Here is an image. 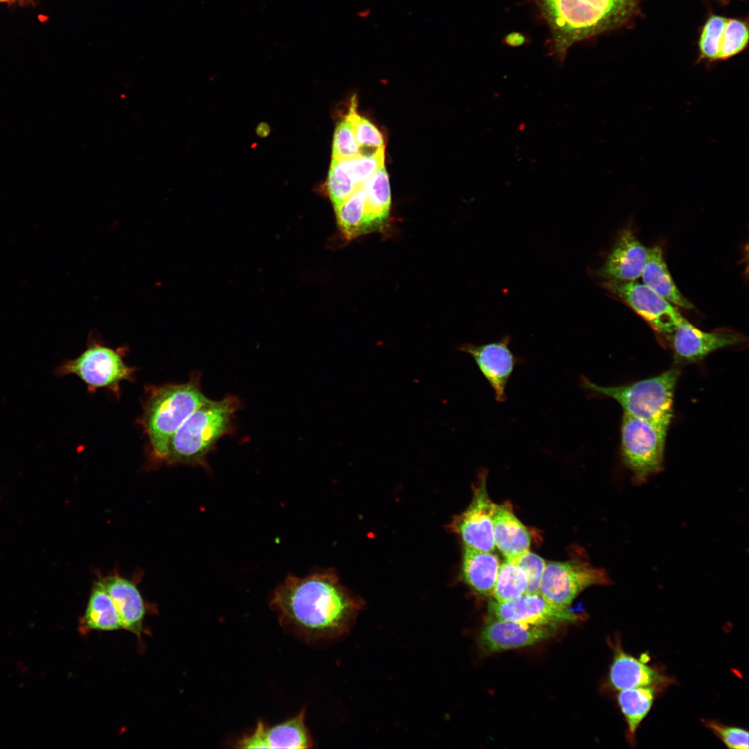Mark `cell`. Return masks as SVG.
<instances>
[{
  "mask_svg": "<svg viewBox=\"0 0 749 749\" xmlns=\"http://www.w3.org/2000/svg\"><path fill=\"white\" fill-rule=\"evenodd\" d=\"M721 1H722L723 2H725V3H726V2H727L728 1H729V0H721Z\"/></svg>",
  "mask_w": 749,
  "mask_h": 749,
  "instance_id": "cell-35",
  "label": "cell"
},
{
  "mask_svg": "<svg viewBox=\"0 0 749 749\" xmlns=\"http://www.w3.org/2000/svg\"><path fill=\"white\" fill-rule=\"evenodd\" d=\"M556 628L491 619L488 620L482 629L479 643L481 649L486 653L518 648L551 637L556 632Z\"/></svg>",
  "mask_w": 749,
  "mask_h": 749,
  "instance_id": "cell-17",
  "label": "cell"
},
{
  "mask_svg": "<svg viewBox=\"0 0 749 749\" xmlns=\"http://www.w3.org/2000/svg\"><path fill=\"white\" fill-rule=\"evenodd\" d=\"M679 374L678 369L672 368L651 378L616 386L597 385L583 377L580 384L593 394L617 401L625 414L669 428Z\"/></svg>",
  "mask_w": 749,
  "mask_h": 749,
  "instance_id": "cell-5",
  "label": "cell"
},
{
  "mask_svg": "<svg viewBox=\"0 0 749 749\" xmlns=\"http://www.w3.org/2000/svg\"><path fill=\"white\" fill-rule=\"evenodd\" d=\"M359 187L350 178L341 161L332 159L327 181V191L334 210Z\"/></svg>",
  "mask_w": 749,
  "mask_h": 749,
  "instance_id": "cell-29",
  "label": "cell"
},
{
  "mask_svg": "<svg viewBox=\"0 0 749 749\" xmlns=\"http://www.w3.org/2000/svg\"><path fill=\"white\" fill-rule=\"evenodd\" d=\"M127 351V347L113 349L90 334L85 350L76 358L66 360L55 370V374L58 377L74 374L86 384L90 394L103 388L119 399L120 384L134 381L137 370L123 361Z\"/></svg>",
  "mask_w": 749,
  "mask_h": 749,
  "instance_id": "cell-6",
  "label": "cell"
},
{
  "mask_svg": "<svg viewBox=\"0 0 749 749\" xmlns=\"http://www.w3.org/2000/svg\"><path fill=\"white\" fill-rule=\"evenodd\" d=\"M526 586L524 571L517 565L506 561L499 565L491 595L499 602L511 601L525 594Z\"/></svg>",
  "mask_w": 749,
  "mask_h": 749,
  "instance_id": "cell-27",
  "label": "cell"
},
{
  "mask_svg": "<svg viewBox=\"0 0 749 749\" xmlns=\"http://www.w3.org/2000/svg\"><path fill=\"white\" fill-rule=\"evenodd\" d=\"M363 184L334 210L338 229L347 241L372 232L366 212Z\"/></svg>",
  "mask_w": 749,
  "mask_h": 749,
  "instance_id": "cell-25",
  "label": "cell"
},
{
  "mask_svg": "<svg viewBox=\"0 0 749 749\" xmlns=\"http://www.w3.org/2000/svg\"><path fill=\"white\" fill-rule=\"evenodd\" d=\"M270 605L285 630L307 642L344 635L359 610L329 572L287 576L274 590Z\"/></svg>",
  "mask_w": 749,
  "mask_h": 749,
  "instance_id": "cell-1",
  "label": "cell"
},
{
  "mask_svg": "<svg viewBox=\"0 0 749 749\" xmlns=\"http://www.w3.org/2000/svg\"><path fill=\"white\" fill-rule=\"evenodd\" d=\"M306 710L281 723L270 726L259 721L254 730L236 742L240 748L300 749L313 747V740L305 724Z\"/></svg>",
  "mask_w": 749,
  "mask_h": 749,
  "instance_id": "cell-15",
  "label": "cell"
},
{
  "mask_svg": "<svg viewBox=\"0 0 749 749\" xmlns=\"http://www.w3.org/2000/svg\"><path fill=\"white\" fill-rule=\"evenodd\" d=\"M486 476L487 471L483 470L474 487L471 503L456 517L451 527L460 534L465 546L491 552L495 547L493 517L496 504L489 498Z\"/></svg>",
  "mask_w": 749,
  "mask_h": 749,
  "instance_id": "cell-10",
  "label": "cell"
},
{
  "mask_svg": "<svg viewBox=\"0 0 749 749\" xmlns=\"http://www.w3.org/2000/svg\"><path fill=\"white\" fill-rule=\"evenodd\" d=\"M648 250L634 231L626 227L596 274L602 281H636L641 277Z\"/></svg>",
  "mask_w": 749,
  "mask_h": 749,
  "instance_id": "cell-16",
  "label": "cell"
},
{
  "mask_svg": "<svg viewBox=\"0 0 749 749\" xmlns=\"http://www.w3.org/2000/svg\"><path fill=\"white\" fill-rule=\"evenodd\" d=\"M356 98L353 96L347 115L352 121L356 141L360 147L373 148L375 149L384 147V139L381 132L366 118L359 114L356 107Z\"/></svg>",
  "mask_w": 749,
  "mask_h": 749,
  "instance_id": "cell-31",
  "label": "cell"
},
{
  "mask_svg": "<svg viewBox=\"0 0 749 749\" xmlns=\"http://www.w3.org/2000/svg\"><path fill=\"white\" fill-rule=\"evenodd\" d=\"M602 286L642 318L660 337L669 340L685 318L678 307L635 281H601Z\"/></svg>",
  "mask_w": 749,
  "mask_h": 749,
  "instance_id": "cell-8",
  "label": "cell"
},
{
  "mask_svg": "<svg viewBox=\"0 0 749 749\" xmlns=\"http://www.w3.org/2000/svg\"><path fill=\"white\" fill-rule=\"evenodd\" d=\"M384 158L385 150L384 147H381L370 154L339 160L353 182L360 187L384 165Z\"/></svg>",
  "mask_w": 749,
  "mask_h": 749,
  "instance_id": "cell-28",
  "label": "cell"
},
{
  "mask_svg": "<svg viewBox=\"0 0 749 749\" xmlns=\"http://www.w3.org/2000/svg\"><path fill=\"white\" fill-rule=\"evenodd\" d=\"M668 429L623 413L621 456L634 484H644L662 470Z\"/></svg>",
  "mask_w": 749,
  "mask_h": 749,
  "instance_id": "cell-7",
  "label": "cell"
},
{
  "mask_svg": "<svg viewBox=\"0 0 749 749\" xmlns=\"http://www.w3.org/2000/svg\"><path fill=\"white\" fill-rule=\"evenodd\" d=\"M354 132L352 121L347 114L336 127L332 145V159L346 160L363 155Z\"/></svg>",
  "mask_w": 749,
  "mask_h": 749,
  "instance_id": "cell-30",
  "label": "cell"
},
{
  "mask_svg": "<svg viewBox=\"0 0 749 749\" xmlns=\"http://www.w3.org/2000/svg\"><path fill=\"white\" fill-rule=\"evenodd\" d=\"M493 532L495 546L506 561H513L529 550L530 535L509 505H496Z\"/></svg>",
  "mask_w": 749,
  "mask_h": 749,
  "instance_id": "cell-19",
  "label": "cell"
},
{
  "mask_svg": "<svg viewBox=\"0 0 749 749\" xmlns=\"http://www.w3.org/2000/svg\"><path fill=\"white\" fill-rule=\"evenodd\" d=\"M551 34L562 63L575 43L619 28L632 19L639 0H533Z\"/></svg>",
  "mask_w": 749,
  "mask_h": 749,
  "instance_id": "cell-2",
  "label": "cell"
},
{
  "mask_svg": "<svg viewBox=\"0 0 749 749\" xmlns=\"http://www.w3.org/2000/svg\"><path fill=\"white\" fill-rule=\"evenodd\" d=\"M499 567L497 556L490 551L464 548L462 571L465 582L479 594L491 595Z\"/></svg>",
  "mask_w": 749,
  "mask_h": 749,
  "instance_id": "cell-22",
  "label": "cell"
},
{
  "mask_svg": "<svg viewBox=\"0 0 749 749\" xmlns=\"http://www.w3.org/2000/svg\"><path fill=\"white\" fill-rule=\"evenodd\" d=\"M609 680L612 688L620 691L642 687H655L665 683L666 678L643 661L624 652L619 646L615 648Z\"/></svg>",
  "mask_w": 749,
  "mask_h": 749,
  "instance_id": "cell-20",
  "label": "cell"
},
{
  "mask_svg": "<svg viewBox=\"0 0 749 749\" xmlns=\"http://www.w3.org/2000/svg\"><path fill=\"white\" fill-rule=\"evenodd\" d=\"M368 221L372 232L381 230L389 216L391 193L388 176L384 165L363 184Z\"/></svg>",
  "mask_w": 749,
  "mask_h": 749,
  "instance_id": "cell-24",
  "label": "cell"
},
{
  "mask_svg": "<svg viewBox=\"0 0 749 749\" xmlns=\"http://www.w3.org/2000/svg\"><path fill=\"white\" fill-rule=\"evenodd\" d=\"M241 400L228 395L221 400L208 399L198 407L171 437L164 462L208 467L207 456L220 438L232 433Z\"/></svg>",
  "mask_w": 749,
  "mask_h": 749,
  "instance_id": "cell-4",
  "label": "cell"
},
{
  "mask_svg": "<svg viewBox=\"0 0 749 749\" xmlns=\"http://www.w3.org/2000/svg\"><path fill=\"white\" fill-rule=\"evenodd\" d=\"M510 562L517 565L526 574L527 586L525 594H539L546 566L544 560L528 550Z\"/></svg>",
  "mask_w": 749,
  "mask_h": 749,
  "instance_id": "cell-32",
  "label": "cell"
},
{
  "mask_svg": "<svg viewBox=\"0 0 749 749\" xmlns=\"http://www.w3.org/2000/svg\"><path fill=\"white\" fill-rule=\"evenodd\" d=\"M641 278L643 284L672 304L687 309H694L693 304L681 293L673 280L661 247L649 248Z\"/></svg>",
  "mask_w": 749,
  "mask_h": 749,
  "instance_id": "cell-21",
  "label": "cell"
},
{
  "mask_svg": "<svg viewBox=\"0 0 749 749\" xmlns=\"http://www.w3.org/2000/svg\"><path fill=\"white\" fill-rule=\"evenodd\" d=\"M669 341L675 362L687 363L700 361L717 350L743 345L747 338L727 328L703 332L684 318L675 327Z\"/></svg>",
  "mask_w": 749,
  "mask_h": 749,
  "instance_id": "cell-12",
  "label": "cell"
},
{
  "mask_svg": "<svg viewBox=\"0 0 749 749\" xmlns=\"http://www.w3.org/2000/svg\"><path fill=\"white\" fill-rule=\"evenodd\" d=\"M653 687L620 690L617 703L627 723L628 737L632 742L637 728L650 712L654 702Z\"/></svg>",
  "mask_w": 749,
  "mask_h": 749,
  "instance_id": "cell-26",
  "label": "cell"
},
{
  "mask_svg": "<svg viewBox=\"0 0 749 749\" xmlns=\"http://www.w3.org/2000/svg\"><path fill=\"white\" fill-rule=\"evenodd\" d=\"M208 398L200 387L199 372L183 384L145 387L143 411L136 422L147 437L150 457L164 462L169 442L186 419Z\"/></svg>",
  "mask_w": 749,
  "mask_h": 749,
  "instance_id": "cell-3",
  "label": "cell"
},
{
  "mask_svg": "<svg viewBox=\"0 0 749 749\" xmlns=\"http://www.w3.org/2000/svg\"><path fill=\"white\" fill-rule=\"evenodd\" d=\"M15 0H0V3L10 2Z\"/></svg>",
  "mask_w": 749,
  "mask_h": 749,
  "instance_id": "cell-34",
  "label": "cell"
},
{
  "mask_svg": "<svg viewBox=\"0 0 749 749\" xmlns=\"http://www.w3.org/2000/svg\"><path fill=\"white\" fill-rule=\"evenodd\" d=\"M78 626L82 633L93 630L112 631L122 628L119 614L100 581L95 583L92 590Z\"/></svg>",
  "mask_w": 749,
  "mask_h": 749,
  "instance_id": "cell-23",
  "label": "cell"
},
{
  "mask_svg": "<svg viewBox=\"0 0 749 749\" xmlns=\"http://www.w3.org/2000/svg\"><path fill=\"white\" fill-rule=\"evenodd\" d=\"M101 583L109 594L121 619L122 628L140 636L144 631L146 608L141 594L130 580L110 576Z\"/></svg>",
  "mask_w": 749,
  "mask_h": 749,
  "instance_id": "cell-18",
  "label": "cell"
},
{
  "mask_svg": "<svg viewBox=\"0 0 749 749\" xmlns=\"http://www.w3.org/2000/svg\"><path fill=\"white\" fill-rule=\"evenodd\" d=\"M607 572L586 562L569 560L546 564L539 594L549 603L568 608L577 595L592 585H610Z\"/></svg>",
  "mask_w": 749,
  "mask_h": 749,
  "instance_id": "cell-9",
  "label": "cell"
},
{
  "mask_svg": "<svg viewBox=\"0 0 749 749\" xmlns=\"http://www.w3.org/2000/svg\"><path fill=\"white\" fill-rule=\"evenodd\" d=\"M488 610V620L502 619L533 626L557 627L578 620V616L568 608L553 605L540 594H524L503 602L492 600Z\"/></svg>",
  "mask_w": 749,
  "mask_h": 749,
  "instance_id": "cell-11",
  "label": "cell"
},
{
  "mask_svg": "<svg viewBox=\"0 0 749 749\" xmlns=\"http://www.w3.org/2000/svg\"><path fill=\"white\" fill-rule=\"evenodd\" d=\"M705 723L728 748H748V730L736 726L725 725L715 721H706Z\"/></svg>",
  "mask_w": 749,
  "mask_h": 749,
  "instance_id": "cell-33",
  "label": "cell"
},
{
  "mask_svg": "<svg viewBox=\"0 0 749 749\" xmlns=\"http://www.w3.org/2000/svg\"><path fill=\"white\" fill-rule=\"evenodd\" d=\"M511 338L506 335L501 340L482 345L463 343L458 350L470 354L479 371L492 388L498 402L506 399V386L515 368L521 362L510 350Z\"/></svg>",
  "mask_w": 749,
  "mask_h": 749,
  "instance_id": "cell-13",
  "label": "cell"
},
{
  "mask_svg": "<svg viewBox=\"0 0 749 749\" xmlns=\"http://www.w3.org/2000/svg\"><path fill=\"white\" fill-rule=\"evenodd\" d=\"M748 43V29L746 21L711 15L703 26L699 37L700 60H725L743 51Z\"/></svg>",
  "mask_w": 749,
  "mask_h": 749,
  "instance_id": "cell-14",
  "label": "cell"
}]
</instances>
